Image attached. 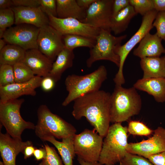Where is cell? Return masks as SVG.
Segmentation results:
<instances>
[{
	"label": "cell",
	"mask_w": 165,
	"mask_h": 165,
	"mask_svg": "<svg viewBox=\"0 0 165 165\" xmlns=\"http://www.w3.org/2000/svg\"><path fill=\"white\" fill-rule=\"evenodd\" d=\"M111 95L99 90L80 97L74 101L72 115L78 120L85 117L94 129L105 137L111 122Z\"/></svg>",
	"instance_id": "6da1fadb"
},
{
	"label": "cell",
	"mask_w": 165,
	"mask_h": 165,
	"mask_svg": "<svg viewBox=\"0 0 165 165\" xmlns=\"http://www.w3.org/2000/svg\"><path fill=\"white\" fill-rule=\"evenodd\" d=\"M141 107V96L134 87L126 88L115 85L110 97L111 122L122 123L127 121L138 114Z\"/></svg>",
	"instance_id": "7a4b0ae2"
},
{
	"label": "cell",
	"mask_w": 165,
	"mask_h": 165,
	"mask_svg": "<svg viewBox=\"0 0 165 165\" xmlns=\"http://www.w3.org/2000/svg\"><path fill=\"white\" fill-rule=\"evenodd\" d=\"M127 127L122 123L110 126L103 140L99 162L102 165H115L120 162L127 153Z\"/></svg>",
	"instance_id": "3957f363"
},
{
	"label": "cell",
	"mask_w": 165,
	"mask_h": 165,
	"mask_svg": "<svg viewBox=\"0 0 165 165\" xmlns=\"http://www.w3.org/2000/svg\"><path fill=\"white\" fill-rule=\"evenodd\" d=\"M107 71L103 65L89 74L79 75L72 74L66 78L64 83L68 94L62 103L66 106L84 94L100 90L107 78Z\"/></svg>",
	"instance_id": "277c9868"
},
{
	"label": "cell",
	"mask_w": 165,
	"mask_h": 165,
	"mask_svg": "<svg viewBox=\"0 0 165 165\" xmlns=\"http://www.w3.org/2000/svg\"><path fill=\"white\" fill-rule=\"evenodd\" d=\"M37 115L34 130L36 135L42 141L49 136L62 139L76 134V129L72 124L53 113L46 105L38 107Z\"/></svg>",
	"instance_id": "5b68a950"
},
{
	"label": "cell",
	"mask_w": 165,
	"mask_h": 165,
	"mask_svg": "<svg viewBox=\"0 0 165 165\" xmlns=\"http://www.w3.org/2000/svg\"><path fill=\"white\" fill-rule=\"evenodd\" d=\"M111 32V31L100 29L96 38L95 44L90 49V57L86 62L88 68H90L95 62L102 60L112 62L119 68L120 60L117 50L127 35L116 36Z\"/></svg>",
	"instance_id": "8992f818"
},
{
	"label": "cell",
	"mask_w": 165,
	"mask_h": 165,
	"mask_svg": "<svg viewBox=\"0 0 165 165\" xmlns=\"http://www.w3.org/2000/svg\"><path fill=\"white\" fill-rule=\"evenodd\" d=\"M24 101L23 98L0 102V121L6 132L13 138L22 139L21 135L26 129L35 130L32 122L25 121L21 117L20 110Z\"/></svg>",
	"instance_id": "52a82bcc"
},
{
	"label": "cell",
	"mask_w": 165,
	"mask_h": 165,
	"mask_svg": "<svg viewBox=\"0 0 165 165\" xmlns=\"http://www.w3.org/2000/svg\"><path fill=\"white\" fill-rule=\"evenodd\" d=\"M158 12L154 9L143 16L141 25L137 31L117 50V53L119 57L120 63L118 71L113 79L116 85H122L125 83L123 68L126 59L131 51L153 27L152 24Z\"/></svg>",
	"instance_id": "ba28073f"
},
{
	"label": "cell",
	"mask_w": 165,
	"mask_h": 165,
	"mask_svg": "<svg viewBox=\"0 0 165 165\" xmlns=\"http://www.w3.org/2000/svg\"><path fill=\"white\" fill-rule=\"evenodd\" d=\"M103 138L94 129H86L79 134H76L74 138L76 155L86 161H99Z\"/></svg>",
	"instance_id": "9c48e42d"
},
{
	"label": "cell",
	"mask_w": 165,
	"mask_h": 165,
	"mask_svg": "<svg viewBox=\"0 0 165 165\" xmlns=\"http://www.w3.org/2000/svg\"><path fill=\"white\" fill-rule=\"evenodd\" d=\"M40 28L23 24L7 28L3 39L9 44L18 46L25 50L38 49L37 40Z\"/></svg>",
	"instance_id": "30bf717a"
},
{
	"label": "cell",
	"mask_w": 165,
	"mask_h": 165,
	"mask_svg": "<svg viewBox=\"0 0 165 165\" xmlns=\"http://www.w3.org/2000/svg\"><path fill=\"white\" fill-rule=\"evenodd\" d=\"M113 1L96 0L86 10L85 18L81 21L97 28L111 31Z\"/></svg>",
	"instance_id": "8fae6325"
},
{
	"label": "cell",
	"mask_w": 165,
	"mask_h": 165,
	"mask_svg": "<svg viewBox=\"0 0 165 165\" xmlns=\"http://www.w3.org/2000/svg\"><path fill=\"white\" fill-rule=\"evenodd\" d=\"M62 35L50 24L40 28L37 40L38 50L53 62L65 48Z\"/></svg>",
	"instance_id": "7c38bea8"
},
{
	"label": "cell",
	"mask_w": 165,
	"mask_h": 165,
	"mask_svg": "<svg viewBox=\"0 0 165 165\" xmlns=\"http://www.w3.org/2000/svg\"><path fill=\"white\" fill-rule=\"evenodd\" d=\"M49 24L62 35L67 34L81 35L96 39L100 29L82 22L73 18H59L49 15Z\"/></svg>",
	"instance_id": "4fadbf2b"
},
{
	"label": "cell",
	"mask_w": 165,
	"mask_h": 165,
	"mask_svg": "<svg viewBox=\"0 0 165 165\" xmlns=\"http://www.w3.org/2000/svg\"><path fill=\"white\" fill-rule=\"evenodd\" d=\"M128 153L147 158L165 151V129L159 127L154 130L153 135L148 139L128 144Z\"/></svg>",
	"instance_id": "5bb4252c"
},
{
	"label": "cell",
	"mask_w": 165,
	"mask_h": 165,
	"mask_svg": "<svg viewBox=\"0 0 165 165\" xmlns=\"http://www.w3.org/2000/svg\"><path fill=\"white\" fill-rule=\"evenodd\" d=\"M42 79V77L35 75L25 82H15L5 86H0V102L18 99L24 95L35 96V89L40 87Z\"/></svg>",
	"instance_id": "9a60e30c"
},
{
	"label": "cell",
	"mask_w": 165,
	"mask_h": 165,
	"mask_svg": "<svg viewBox=\"0 0 165 165\" xmlns=\"http://www.w3.org/2000/svg\"><path fill=\"white\" fill-rule=\"evenodd\" d=\"M31 141H23L22 139L11 137L7 132H0V153L4 165H16V156L23 152L28 146L32 145Z\"/></svg>",
	"instance_id": "2e32d148"
},
{
	"label": "cell",
	"mask_w": 165,
	"mask_h": 165,
	"mask_svg": "<svg viewBox=\"0 0 165 165\" xmlns=\"http://www.w3.org/2000/svg\"><path fill=\"white\" fill-rule=\"evenodd\" d=\"M15 17V24H26L40 28L49 24L48 16L40 7H30L12 6Z\"/></svg>",
	"instance_id": "e0dca14e"
},
{
	"label": "cell",
	"mask_w": 165,
	"mask_h": 165,
	"mask_svg": "<svg viewBox=\"0 0 165 165\" xmlns=\"http://www.w3.org/2000/svg\"><path fill=\"white\" fill-rule=\"evenodd\" d=\"M35 75L42 77L49 75L53 62L38 49L26 50L23 61Z\"/></svg>",
	"instance_id": "ac0fdd59"
},
{
	"label": "cell",
	"mask_w": 165,
	"mask_h": 165,
	"mask_svg": "<svg viewBox=\"0 0 165 165\" xmlns=\"http://www.w3.org/2000/svg\"><path fill=\"white\" fill-rule=\"evenodd\" d=\"M162 39L156 33L147 34L140 42L133 52L134 55L141 59L147 57H160L165 53V48L162 43Z\"/></svg>",
	"instance_id": "d6986e66"
},
{
	"label": "cell",
	"mask_w": 165,
	"mask_h": 165,
	"mask_svg": "<svg viewBox=\"0 0 165 165\" xmlns=\"http://www.w3.org/2000/svg\"><path fill=\"white\" fill-rule=\"evenodd\" d=\"M133 87L152 95L158 102H165L164 78H142L137 80Z\"/></svg>",
	"instance_id": "ffe728a7"
},
{
	"label": "cell",
	"mask_w": 165,
	"mask_h": 165,
	"mask_svg": "<svg viewBox=\"0 0 165 165\" xmlns=\"http://www.w3.org/2000/svg\"><path fill=\"white\" fill-rule=\"evenodd\" d=\"M140 64L143 72L142 78H165V56L141 59Z\"/></svg>",
	"instance_id": "44dd1931"
},
{
	"label": "cell",
	"mask_w": 165,
	"mask_h": 165,
	"mask_svg": "<svg viewBox=\"0 0 165 165\" xmlns=\"http://www.w3.org/2000/svg\"><path fill=\"white\" fill-rule=\"evenodd\" d=\"M75 58L73 50L64 48L58 54L48 76L57 82L61 78L64 72L71 68Z\"/></svg>",
	"instance_id": "7402d4cb"
},
{
	"label": "cell",
	"mask_w": 165,
	"mask_h": 165,
	"mask_svg": "<svg viewBox=\"0 0 165 165\" xmlns=\"http://www.w3.org/2000/svg\"><path fill=\"white\" fill-rule=\"evenodd\" d=\"M74 136L63 138L61 141H57L53 136H49L44 138L42 141H48L55 147L64 165H73V160L76 155L74 144Z\"/></svg>",
	"instance_id": "603a6c76"
},
{
	"label": "cell",
	"mask_w": 165,
	"mask_h": 165,
	"mask_svg": "<svg viewBox=\"0 0 165 165\" xmlns=\"http://www.w3.org/2000/svg\"><path fill=\"white\" fill-rule=\"evenodd\" d=\"M57 17L73 18L81 21L84 19L86 9L78 5L76 0H56Z\"/></svg>",
	"instance_id": "cb8c5ba5"
},
{
	"label": "cell",
	"mask_w": 165,
	"mask_h": 165,
	"mask_svg": "<svg viewBox=\"0 0 165 165\" xmlns=\"http://www.w3.org/2000/svg\"><path fill=\"white\" fill-rule=\"evenodd\" d=\"M137 14L132 6H128L112 17L111 31L115 35L124 31L127 28L131 20Z\"/></svg>",
	"instance_id": "d4e9b609"
},
{
	"label": "cell",
	"mask_w": 165,
	"mask_h": 165,
	"mask_svg": "<svg viewBox=\"0 0 165 165\" xmlns=\"http://www.w3.org/2000/svg\"><path fill=\"white\" fill-rule=\"evenodd\" d=\"M26 50L14 45H6L0 50V65L7 64L13 66L23 62Z\"/></svg>",
	"instance_id": "484cf974"
},
{
	"label": "cell",
	"mask_w": 165,
	"mask_h": 165,
	"mask_svg": "<svg viewBox=\"0 0 165 165\" xmlns=\"http://www.w3.org/2000/svg\"><path fill=\"white\" fill-rule=\"evenodd\" d=\"M65 48L73 50L81 47H87L90 49L95 45L96 39L78 35L67 34L62 35Z\"/></svg>",
	"instance_id": "4316f807"
},
{
	"label": "cell",
	"mask_w": 165,
	"mask_h": 165,
	"mask_svg": "<svg viewBox=\"0 0 165 165\" xmlns=\"http://www.w3.org/2000/svg\"><path fill=\"white\" fill-rule=\"evenodd\" d=\"M13 68L15 83L28 81L35 76L31 69L22 62L14 65Z\"/></svg>",
	"instance_id": "83f0119b"
},
{
	"label": "cell",
	"mask_w": 165,
	"mask_h": 165,
	"mask_svg": "<svg viewBox=\"0 0 165 165\" xmlns=\"http://www.w3.org/2000/svg\"><path fill=\"white\" fill-rule=\"evenodd\" d=\"M127 128L128 132L133 135L149 136L154 132V130L139 121H130Z\"/></svg>",
	"instance_id": "f1b7e54d"
},
{
	"label": "cell",
	"mask_w": 165,
	"mask_h": 165,
	"mask_svg": "<svg viewBox=\"0 0 165 165\" xmlns=\"http://www.w3.org/2000/svg\"><path fill=\"white\" fill-rule=\"evenodd\" d=\"M129 2L136 13L143 16L155 9L152 0H129Z\"/></svg>",
	"instance_id": "f546056e"
},
{
	"label": "cell",
	"mask_w": 165,
	"mask_h": 165,
	"mask_svg": "<svg viewBox=\"0 0 165 165\" xmlns=\"http://www.w3.org/2000/svg\"><path fill=\"white\" fill-rule=\"evenodd\" d=\"M46 150V157L38 165H64L62 159L54 147L44 144Z\"/></svg>",
	"instance_id": "4dcf8cb0"
},
{
	"label": "cell",
	"mask_w": 165,
	"mask_h": 165,
	"mask_svg": "<svg viewBox=\"0 0 165 165\" xmlns=\"http://www.w3.org/2000/svg\"><path fill=\"white\" fill-rule=\"evenodd\" d=\"M14 83L13 66L0 65V86H5Z\"/></svg>",
	"instance_id": "1f68e13d"
},
{
	"label": "cell",
	"mask_w": 165,
	"mask_h": 165,
	"mask_svg": "<svg viewBox=\"0 0 165 165\" xmlns=\"http://www.w3.org/2000/svg\"><path fill=\"white\" fill-rule=\"evenodd\" d=\"M119 165H154L147 159L127 152Z\"/></svg>",
	"instance_id": "d6a6232c"
},
{
	"label": "cell",
	"mask_w": 165,
	"mask_h": 165,
	"mask_svg": "<svg viewBox=\"0 0 165 165\" xmlns=\"http://www.w3.org/2000/svg\"><path fill=\"white\" fill-rule=\"evenodd\" d=\"M14 13L9 8L0 9V28L7 29L15 24Z\"/></svg>",
	"instance_id": "836d02e7"
},
{
	"label": "cell",
	"mask_w": 165,
	"mask_h": 165,
	"mask_svg": "<svg viewBox=\"0 0 165 165\" xmlns=\"http://www.w3.org/2000/svg\"><path fill=\"white\" fill-rule=\"evenodd\" d=\"M152 26L156 29V35L162 40L165 41V12H158Z\"/></svg>",
	"instance_id": "e575fe53"
},
{
	"label": "cell",
	"mask_w": 165,
	"mask_h": 165,
	"mask_svg": "<svg viewBox=\"0 0 165 165\" xmlns=\"http://www.w3.org/2000/svg\"><path fill=\"white\" fill-rule=\"evenodd\" d=\"M42 10L48 16L57 17L56 0H39Z\"/></svg>",
	"instance_id": "d590c367"
},
{
	"label": "cell",
	"mask_w": 165,
	"mask_h": 165,
	"mask_svg": "<svg viewBox=\"0 0 165 165\" xmlns=\"http://www.w3.org/2000/svg\"><path fill=\"white\" fill-rule=\"evenodd\" d=\"M130 5L129 0H113L112 5V17Z\"/></svg>",
	"instance_id": "8d00e7d4"
},
{
	"label": "cell",
	"mask_w": 165,
	"mask_h": 165,
	"mask_svg": "<svg viewBox=\"0 0 165 165\" xmlns=\"http://www.w3.org/2000/svg\"><path fill=\"white\" fill-rule=\"evenodd\" d=\"M13 6L36 7L40 6L39 0H12Z\"/></svg>",
	"instance_id": "74e56055"
},
{
	"label": "cell",
	"mask_w": 165,
	"mask_h": 165,
	"mask_svg": "<svg viewBox=\"0 0 165 165\" xmlns=\"http://www.w3.org/2000/svg\"><path fill=\"white\" fill-rule=\"evenodd\" d=\"M55 83L56 82L51 77L48 76L42 77L40 87L44 91L48 92L53 89Z\"/></svg>",
	"instance_id": "f35d334b"
},
{
	"label": "cell",
	"mask_w": 165,
	"mask_h": 165,
	"mask_svg": "<svg viewBox=\"0 0 165 165\" xmlns=\"http://www.w3.org/2000/svg\"><path fill=\"white\" fill-rule=\"evenodd\" d=\"M147 159L154 165H165V151L150 156Z\"/></svg>",
	"instance_id": "ab89813d"
},
{
	"label": "cell",
	"mask_w": 165,
	"mask_h": 165,
	"mask_svg": "<svg viewBox=\"0 0 165 165\" xmlns=\"http://www.w3.org/2000/svg\"><path fill=\"white\" fill-rule=\"evenodd\" d=\"M46 151L45 147L39 148H35L33 156L35 159L37 161L42 160L46 155Z\"/></svg>",
	"instance_id": "60d3db41"
},
{
	"label": "cell",
	"mask_w": 165,
	"mask_h": 165,
	"mask_svg": "<svg viewBox=\"0 0 165 165\" xmlns=\"http://www.w3.org/2000/svg\"><path fill=\"white\" fill-rule=\"evenodd\" d=\"M154 9L158 12H165V0H152Z\"/></svg>",
	"instance_id": "b9f144b4"
},
{
	"label": "cell",
	"mask_w": 165,
	"mask_h": 165,
	"mask_svg": "<svg viewBox=\"0 0 165 165\" xmlns=\"http://www.w3.org/2000/svg\"><path fill=\"white\" fill-rule=\"evenodd\" d=\"M35 148L33 144L27 146L24 149L23 153L24 155V159H27L33 155Z\"/></svg>",
	"instance_id": "7bdbcfd3"
},
{
	"label": "cell",
	"mask_w": 165,
	"mask_h": 165,
	"mask_svg": "<svg viewBox=\"0 0 165 165\" xmlns=\"http://www.w3.org/2000/svg\"><path fill=\"white\" fill-rule=\"evenodd\" d=\"M96 0H76L79 6L86 10Z\"/></svg>",
	"instance_id": "ee69618b"
},
{
	"label": "cell",
	"mask_w": 165,
	"mask_h": 165,
	"mask_svg": "<svg viewBox=\"0 0 165 165\" xmlns=\"http://www.w3.org/2000/svg\"><path fill=\"white\" fill-rule=\"evenodd\" d=\"M13 6L12 0H0V9H4Z\"/></svg>",
	"instance_id": "f6af8a7d"
},
{
	"label": "cell",
	"mask_w": 165,
	"mask_h": 165,
	"mask_svg": "<svg viewBox=\"0 0 165 165\" xmlns=\"http://www.w3.org/2000/svg\"><path fill=\"white\" fill-rule=\"evenodd\" d=\"M77 160L80 165H102L98 161L94 162L86 161L78 157Z\"/></svg>",
	"instance_id": "bcb514c9"
},
{
	"label": "cell",
	"mask_w": 165,
	"mask_h": 165,
	"mask_svg": "<svg viewBox=\"0 0 165 165\" xmlns=\"http://www.w3.org/2000/svg\"><path fill=\"white\" fill-rule=\"evenodd\" d=\"M6 42L3 39H0V50L6 45Z\"/></svg>",
	"instance_id": "7dc6e473"
},
{
	"label": "cell",
	"mask_w": 165,
	"mask_h": 165,
	"mask_svg": "<svg viewBox=\"0 0 165 165\" xmlns=\"http://www.w3.org/2000/svg\"><path fill=\"white\" fill-rule=\"evenodd\" d=\"M7 29L0 28V38L2 39L3 38L4 34Z\"/></svg>",
	"instance_id": "c3c4849f"
},
{
	"label": "cell",
	"mask_w": 165,
	"mask_h": 165,
	"mask_svg": "<svg viewBox=\"0 0 165 165\" xmlns=\"http://www.w3.org/2000/svg\"><path fill=\"white\" fill-rule=\"evenodd\" d=\"M164 79H165V78H164Z\"/></svg>",
	"instance_id": "681fc988"
}]
</instances>
